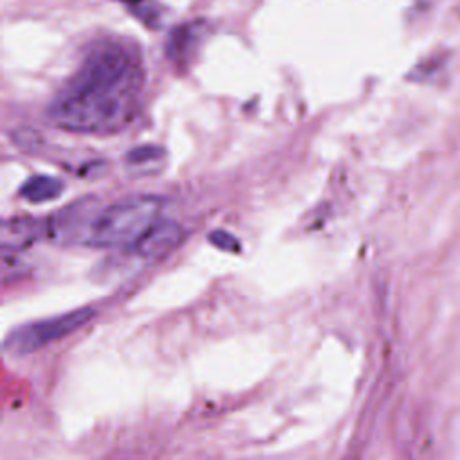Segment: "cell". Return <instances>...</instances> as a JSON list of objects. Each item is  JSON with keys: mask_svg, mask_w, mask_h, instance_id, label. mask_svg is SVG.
Instances as JSON below:
<instances>
[{"mask_svg": "<svg viewBox=\"0 0 460 460\" xmlns=\"http://www.w3.org/2000/svg\"><path fill=\"white\" fill-rule=\"evenodd\" d=\"M144 70L140 56L113 38L97 40L47 108L52 126L81 135H110L138 111Z\"/></svg>", "mask_w": 460, "mask_h": 460, "instance_id": "obj_1", "label": "cell"}, {"mask_svg": "<svg viewBox=\"0 0 460 460\" xmlns=\"http://www.w3.org/2000/svg\"><path fill=\"white\" fill-rule=\"evenodd\" d=\"M164 199L153 194H137L106 205L97 214L86 246L131 248L162 214Z\"/></svg>", "mask_w": 460, "mask_h": 460, "instance_id": "obj_2", "label": "cell"}, {"mask_svg": "<svg viewBox=\"0 0 460 460\" xmlns=\"http://www.w3.org/2000/svg\"><path fill=\"white\" fill-rule=\"evenodd\" d=\"M93 307H77L49 318H40L14 327L4 340V350L11 356H27L52 341L63 340L93 320Z\"/></svg>", "mask_w": 460, "mask_h": 460, "instance_id": "obj_3", "label": "cell"}, {"mask_svg": "<svg viewBox=\"0 0 460 460\" xmlns=\"http://www.w3.org/2000/svg\"><path fill=\"white\" fill-rule=\"evenodd\" d=\"M101 203L97 198H81L59 212H56L49 223L47 232L54 243L61 244H84L88 243V235L92 225L101 212Z\"/></svg>", "mask_w": 460, "mask_h": 460, "instance_id": "obj_4", "label": "cell"}, {"mask_svg": "<svg viewBox=\"0 0 460 460\" xmlns=\"http://www.w3.org/2000/svg\"><path fill=\"white\" fill-rule=\"evenodd\" d=\"M183 235L185 232L176 221L160 217L128 252L142 259H156L176 248Z\"/></svg>", "mask_w": 460, "mask_h": 460, "instance_id": "obj_5", "label": "cell"}, {"mask_svg": "<svg viewBox=\"0 0 460 460\" xmlns=\"http://www.w3.org/2000/svg\"><path fill=\"white\" fill-rule=\"evenodd\" d=\"M205 36V25L199 22H190L178 25L169 32L165 41V54L174 65H187L198 52L201 40Z\"/></svg>", "mask_w": 460, "mask_h": 460, "instance_id": "obj_6", "label": "cell"}, {"mask_svg": "<svg viewBox=\"0 0 460 460\" xmlns=\"http://www.w3.org/2000/svg\"><path fill=\"white\" fill-rule=\"evenodd\" d=\"M65 185L61 180L54 178V176H45V174H38L29 178L22 189H20V196L23 199H27L29 203H47L56 199L61 192H63Z\"/></svg>", "mask_w": 460, "mask_h": 460, "instance_id": "obj_7", "label": "cell"}, {"mask_svg": "<svg viewBox=\"0 0 460 460\" xmlns=\"http://www.w3.org/2000/svg\"><path fill=\"white\" fill-rule=\"evenodd\" d=\"M36 235H38V228L31 219H23V221L16 219V221L4 223V230H2L4 253L27 246Z\"/></svg>", "mask_w": 460, "mask_h": 460, "instance_id": "obj_8", "label": "cell"}, {"mask_svg": "<svg viewBox=\"0 0 460 460\" xmlns=\"http://www.w3.org/2000/svg\"><path fill=\"white\" fill-rule=\"evenodd\" d=\"M164 158V149L153 144H144V146H137L133 149H129L124 156V162L128 167L131 169H140V171H147V167H155L156 164H160V160Z\"/></svg>", "mask_w": 460, "mask_h": 460, "instance_id": "obj_9", "label": "cell"}, {"mask_svg": "<svg viewBox=\"0 0 460 460\" xmlns=\"http://www.w3.org/2000/svg\"><path fill=\"white\" fill-rule=\"evenodd\" d=\"M13 142H16L22 149H25L27 153L34 151V149H40L41 144H43V138L41 135L32 129V128H22V129H16L13 133Z\"/></svg>", "mask_w": 460, "mask_h": 460, "instance_id": "obj_10", "label": "cell"}, {"mask_svg": "<svg viewBox=\"0 0 460 460\" xmlns=\"http://www.w3.org/2000/svg\"><path fill=\"white\" fill-rule=\"evenodd\" d=\"M208 241H210L216 248H219V250H223V252L237 253V252L241 250L239 241H237L230 232H226V230H212V232L208 234Z\"/></svg>", "mask_w": 460, "mask_h": 460, "instance_id": "obj_11", "label": "cell"}, {"mask_svg": "<svg viewBox=\"0 0 460 460\" xmlns=\"http://www.w3.org/2000/svg\"><path fill=\"white\" fill-rule=\"evenodd\" d=\"M122 2H126V4H137V2H140V0H122Z\"/></svg>", "mask_w": 460, "mask_h": 460, "instance_id": "obj_12", "label": "cell"}]
</instances>
